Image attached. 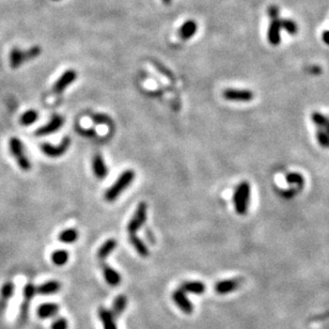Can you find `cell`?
Returning <instances> with one entry per match:
<instances>
[{
	"mask_svg": "<svg viewBox=\"0 0 329 329\" xmlns=\"http://www.w3.org/2000/svg\"><path fill=\"white\" fill-rule=\"evenodd\" d=\"M186 294H195V295H202L207 290L206 284L201 281L191 280V281H184L181 287H179Z\"/></svg>",
	"mask_w": 329,
	"mask_h": 329,
	"instance_id": "16",
	"label": "cell"
},
{
	"mask_svg": "<svg viewBox=\"0 0 329 329\" xmlns=\"http://www.w3.org/2000/svg\"><path fill=\"white\" fill-rule=\"evenodd\" d=\"M35 294H36V287L33 283L29 282L25 285L23 291V302L21 305L20 314H18V321H20L21 324H25L28 319L31 300L33 299Z\"/></svg>",
	"mask_w": 329,
	"mask_h": 329,
	"instance_id": "4",
	"label": "cell"
},
{
	"mask_svg": "<svg viewBox=\"0 0 329 329\" xmlns=\"http://www.w3.org/2000/svg\"><path fill=\"white\" fill-rule=\"evenodd\" d=\"M223 97L227 101L231 102H251L254 98L253 92L250 90H239V89H226L222 93Z\"/></svg>",
	"mask_w": 329,
	"mask_h": 329,
	"instance_id": "8",
	"label": "cell"
},
{
	"mask_svg": "<svg viewBox=\"0 0 329 329\" xmlns=\"http://www.w3.org/2000/svg\"><path fill=\"white\" fill-rule=\"evenodd\" d=\"M61 289V283L57 280H49L44 283H41L39 287H36V294L48 296L57 294Z\"/></svg>",
	"mask_w": 329,
	"mask_h": 329,
	"instance_id": "17",
	"label": "cell"
},
{
	"mask_svg": "<svg viewBox=\"0 0 329 329\" xmlns=\"http://www.w3.org/2000/svg\"><path fill=\"white\" fill-rule=\"evenodd\" d=\"M117 240L115 239H107L105 243L100 247V249L97 250V259L100 262H105V260L107 259L108 256H110L113 253L116 248H117Z\"/></svg>",
	"mask_w": 329,
	"mask_h": 329,
	"instance_id": "20",
	"label": "cell"
},
{
	"mask_svg": "<svg viewBox=\"0 0 329 329\" xmlns=\"http://www.w3.org/2000/svg\"><path fill=\"white\" fill-rule=\"evenodd\" d=\"M280 24H281V29L287 31L288 33L294 35L297 33V31H299V27H297V24L292 21V20H280Z\"/></svg>",
	"mask_w": 329,
	"mask_h": 329,
	"instance_id": "29",
	"label": "cell"
},
{
	"mask_svg": "<svg viewBox=\"0 0 329 329\" xmlns=\"http://www.w3.org/2000/svg\"><path fill=\"white\" fill-rule=\"evenodd\" d=\"M172 300L183 313L191 314L194 312V305H192L185 292H183L181 289H178L173 292Z\"/></svg>",
	"mask_w": 329,
	"mask_h": 329,
	"instance_id": "7",
	"label": "cell"
},
{
	"mask_svg": "<svg viewBox=\"0 0 329 329\" xmlns=\"http://www.w3.org/2000/svg\"><path fill=\"white\" fill-rule=\"evenodd\" d=\"M251 187L247 181L241 182L233 194V203L237 213L239 215H245L248 212V208L250 204Z\"/></svg>",
	"mask_w": 329,
	"mask_h": 329,
	"instance_id": "2",
	"label": "cell"
},
{
	"mask_svg": "<svg viewBox=\"0 0 329 329\" xmlns=\"http://www.w3.org/2000/svg\"><path fill=\"white\" fill-rule=\"evenodd\" d=\"M269 15L271 17V20L272 18H278V15H279V9L278 7H276V5H271V7L269 8Z\"/></svg>",
	"mask_w": 329,
	"mask_h": 329,
	"instance_id": "36",
	"label": "cell"
},
{
	"mask_svg": "<svg viewBox=\"0 0 329 329\" xmlns=\"http://www.w3.org/2000/svg\"><path fill=\"white\" fill-rule=\"evenodd\" d=\"M198 30L197 23L195 21H187L185 22L181 27L179 29V39L184 41L191 39L194 36Z\"/></svg>",
	"mask_w": 329,
	"mask_h": 329,
	"instance_id": "22",
	"label": "cell"
},
{
	"mask_svg": "<svg viewBox=\"0 0 329 329\" xmlns=\"http://www.w3.org/2000/svg\"><path fill=\"white\" fill-rule=\"evenodd\" d=\"M71 138L64 137L58 146H53L51 144H42L41 151L44 153L46 156L51 158H59L62 155H64L71 146Z\"/></svg>",
	"mask_w": 329,
	"mask_h": 329,
	"instance_id": "6",
	"label": "cell"
},
{
	"mask_svg": "<svg viewBox=\"0 0 329 329\" xmlns=\"http://www.w3.org/2000/svg\"><path fill=\"white\" fill-rule=\"evenodd\" d=\"M240 287V279L239 278H232L226 279V280L218 281L215 284L216 293L219 295H227L232 293V292L237 291Z\"/></svg>",
	"mask_w": 329,
	"mask_h": 329,
	"instance_id": "11",
	"label": "cell"
},
{
	"mask_svg": "<svg viewBox=\"0 0 329 329\" xmlns=\"http://www.w3.org/2000/svg\"><path fill=\"white\" fill-rule=\"evenodd\" d=\"M147 215H148V206L146 202H140L137 209H136L135 213L132 217V219L129 220L127 225V232L128 234H136L139 229L145 225L147 220Z\"/></svg>",
	"mask_w": 329,
	"mask_h": 329,
	"instance_id": "5",
	"label": "cell"
},
{
	"mask_svg": "<svg viewBox=\"0 0 329 329\" xmlns=\"http://www.w3.org/2000/svg\"><path fill=\"white\" fill-rule=\"evenodd\" d=\"M51 329H69V322L63 316H59L53 321Z\"/></svg>",
	"mask_w": 329,
	"mask_h": 329,
	"instance_id": "32",
	"label": "cell"
},
{
	"mask_svg": "<svg viewBox=\"0 0 329 329\" xmlns=\"http://www.w3.org/2000/svg\"><path fill=\"white\" fill-rule=\"evenodd\" d=\"M55 1H58V0H55Z\"/></svg>",
	"mask_w": 329,
	"mask_h": 329,
	"instance_id": "39",
	"label": "cell"
},
{
	"mask_svg": "<svg viewBox=\"0 0 329 329\" xmlns=\"http://www.w3.org/2000/svg\"><path fill=\"white\" fill-rule=\"evenodd\" d=\"M322 39H323V41H324V43H326L327 45H329V30L324 31V32H323Z\"/></svg>",
	"mask_w": 329,
	"mask_h": 329,
	"instance_id": "37",
	"label": "cell"
},
{
	"mask_svg": "<svg viewBox=\"0 0 329 329\" xmlns=\"http://www.w3.org/2000/svg\"><path fill=\"white\" fill-rule=\"evenodd\" d=\"M163 1H164L166 4H169V3H171L172 0H163Z\"/></svg>",
	"mask_w": 329,
	"mask_h": 329,
	"instance_id": "38",
	"label": "cell"
},
{
	"mask_svg": "<svg viewBox=\"0 0 329 329\" xmlns=\"http://www.w3.org/2000/svg\"><path fill=\"white\" fill-rule=\"evenodd\" d=\"M59 312V306L55 302H46V303H42V305L39 306L38 308V316L42 320H46V319H51L54 318V316Z\"/></svg>",
	"mask_w": 329,
	"mask_h": 329,
	"instance_id": "18",
	"label": "cell"
},
{
	"mask_svg": "<svg viewBox=\"0 0 329 329\" xmlns=\"http://www.w3.org/2000/svg\"><path fill=\"white\" fill-rule=\"evenodd\" d=\"M38 119H39L38 111L30 109V110L25 111V113L21 116L20 122L23 126H29V125H32V124Z\"/></svg>",
	"mask_w": 329,
	"mask_h": 329,
	"instance_id": "26",
	"label": "cell"
},
{
	"mask_svg": "<svg viewBox=\"0 0 329 329\" xmlns=\"http://www.w3.org/2000/svg\"><path fill=\"white\" fill-rule=\"evenodd\" d=\"M92 170L93 175L95 176L98 179H103L108 176V168L107 165L101 154H95L94 157L92 159Z\"/></svg>",
	"mask_w": 329,
	"mask_h": 329,
	"instance_id": "14",
	"label": "cell"
},
{
	"mask_svg": "<svg viewBox=\"0 0 329 329\" xmlns=\"http://www.w3.org/2000/svg\"><path fill=\"white\" fill-rule=\"evenodd\" d=\"M100 264H101V269L103 271L105 281H106L107 284L110 285V287H118V285H119L122 281L121 275L115 269L110 268V266L105 262H100Z\"/></svg>",
	"mask_w": 329,
	"mask_h": 329,
	"instance_id": "13",
	"label": "cell"
},
{
	"mask_svg": "<svg viewBox=\"0 0 329 329\" xmlns=\"http://www.w3.org/2000/svg\"><path fill=\"white\" fill-rule=\"evenodd\" d=\"M76 132L85 138H93L96 136L95 129L93 128H84L82 126H76Z\"/></svg>",
	"mask_w": 329,
	"mask_h": 329,
	"instance_id": "33",
	"label": "cell"
},
{
	"mask_svg": "<svg viewBox=\"0 0 329 329\" xmlns=\"http://www.w3.org/2000/svg\"><path fill=\"white\" fill-rule=\"evenodd\" d=\"M129 235V243L132 244V246L135 248V250L137 251L140 257L142 258H147L149 257V248L145 244V241H142L141 239H139L136 234H128Z\"/></svg>",
	"mask_w": 329,
	"mask_h": 329,
	"instance_id": "24",
	"label": "cell"
},
{
	"mask_svg": "<svg viewBox=\"0 0 329 329\" xmlns=\"http://www.w3.org/2000/svg\"><path fill=\"white\" fill-rule=\"evenodd\" d=\"M316 140L324 149H329V135L322 128H316Z\"/></svg>",
	"mask_w": 329,
	"mask_h": 329,
	"instance_id": "31",
	"label": "cell"
},
{
	"mask_svg": "<svg viewBox=\"0 0 329 329\" xmlns=\"http://www.w3.org/2000/svg\"><path fill=\"white\" fill-rule=\"evenodd\" d=\"M91 119L96 125H111L113 124L110 118L105 114H93L91 115Z\"/></svg>",
	"mask_w": 329,
	"mask_h": 329,
	"instance_id": "30",
	"label": "cell"
},
{
	"mask_svg": "<svg viewBox=\"0 0 329 329\" xmlns=\"http://www.w3.org/2000/svg\"><path fill=\"white\" fill-rule=\"evenodd\" d=\"M135 179V171L134 170H125L121 173V176L117 179L114 185H111L110 187L105 192V199L108 202H114L118 199L122 192L125 190L128 186L133 183Z\"/></svg>",
	"mask_w": 329,
	"mask_h": 329,
	"instance_id": "1",
	"label": "cell"
},
{
	"mask_svg": "<svg viewBox=\"0 0 329 329\" xmlns=\"http://www.w3.org/2000/svg\"><path fill=\"white\" fill-rule=\"evenodd\" d=\"M78 238L79 234L77 232V230L73 228L65 229L63 231H61L58 235L59 241L63 244H74L78 239Z\"/></svg>",
	"mask_w": 329,
	"mask_h": 329,
	"instance_id": "25",
	"label": "cell"
},
{
	"mask_svg": "<svg viewBox=\"0 0 329 329\" xmlns=\"http://www.w3.org/2000/svg\"><path fill=\"white\" fill-rule=\"evenodd\" d=\"M9 149L11 154L13 155L18 167L23 171H29L31 169V163L29 158L25 153V148L21 139L16 137H12L9 140Z\"/></svg>",
	"mask_w": 329,
	"mask_h": 329,
	"instance_id": "3",
	"label": "cell"
},
{
	"mask_svg": "<svg viewBox=\"0 0 329 329\" xmlns=\"http://www.w3.org/2000/svg\"><path fill=\"white\" fill-rule=\"evenodd\" d=\"M69 252L63 249H58L52 253V262L57 266H63L69 261Z\"/></svg>",
	"mask_w": 329,
	"mask_h": 329,
	"instance_id": "27",
	"label": "cell"
},
{
	"mask_svg": "<svg viewBox=\"0 0 329 329\" xmlns=\"http://www.w3.org/2000/svg\"><path fill=\"white\" fill-rule=\"evenodd\" d=\"M280 31H281L280 20H279V18H272L268 33V39L271 45L277 46L279 43H280L281 41Z\"/></svg>",
	"mask_w": 329,
	"mask_h": 329,
	"instance_id": "15",
	"label": "cell"
},
{
	"mask_svg": "<svg viewBox=\"0 0 329 329\" xmlns=\"http://www.w3.org/2000/svg\"><path fill=\"white\" fill-rule=\"evenodd\" d=\"M9 61H10V66L12 69H18L25 62H27L26 59V53L25 51H22L18 47H14L11 49L10 55H9Z\"/></svg>",
	"mask_w": 329,
	"mask_h": 329,
	"instance_id": "19",
	"label": "cell"
},
{
	"mask_svg": "<svg viewBox=\"0 0 329 329\" xmlns=\"http://www.w3.org/2000/svg\"><path fill=\"white\" fill-rule=\"evenodd\" d=\"M285 181L290 185H295L296 188L301 189L305 184V179L299 172H290L285 176Z\"/></svg>",
	"mask_w": 329,
	"mask_h": 329,
	"instance_id": "28",
	"label": "cell"
},
{
	"mask_svg": "<svg viewBox=\"0 0 329 329\" xmlns=\"http://www.w3.org/2000/svg\"><path fill=\"white\" fill-rule=\"evenodd\" d=\"M76 78H77V73L75 70H73V69L66 70L57 79V82L55 83L53 87L54 92L57 93V94H61L62 92H64V90L67 88V87L71 86L74 82H75Z\"/></svg>",
	"mask_w": 329,
	"mask_h": 329,
	"instance_id": "9",
	"label": "cell"
},
{
	"mask_svg": "<svg viewBox=\"0 0 329 329\" xmlns=\"http://www.w3.org/2000/svg\"><path fill=\"white\" fill-rule=\"evenodd\" d=\"M64 124V119L63 117H61L59 115H56L54 116L49 122L47 124H45L44 126H41L40 128H38V130L35 132V135L39 136H47V135H51L57 132L58 129H60L62 126H63Z\"/></svg>",
	"mask_w": 329,
	"mask_h": 329,
	"instance_id": "10",
	"label": "cell"
},
{
	"mask_svg": "<svg viewBox=\"0 0 329 329\" xmlns=\"http://www.w3.org/2000/svg\"><path fill=\"white\" fill-rule=\"evenodd\" d=\"M98 318H100L103 329H118L116 324V319L114 318L113 313L109 310L105 308L98 309Z\"/></svg>",
	"mask_w": 329,
	"mask_h": 329,
	"instance_id": "23",
	"label": "cell"
},
{
	"mask_svg": "<svg viewBox=\"0 0 329 329\" xmlns=\"http://www.w3.org/2000/svg\"><path fill=\"white\" fill-rule=\"evenodd\" d=\"M14 283L12 281H7L2 284L0 289V315H2L8 307L10 299L14 295Z\"/></svg>",
	"mask_w": 329,
	"mask_h": 329,
	"instance_id": "12",
	"label": "cell"
},
{
	"mask_svg": "<svg viewBox=\"0 0 329 329\" xmlns=\"http://www.w3.org/2000/svg\"><path fill=\"white\" fill-rule=\"evenodd\" d=\"M153 64H154V66H156L157 69L159 70V72H160L161 74H164V75H165L166 77H168L170 80L173 79V75H172V74H171L168 70H167L166 67H163V65H160L159 63H157V61H155Z\"/></svg>",
	"mask_w": 329,
	"mask_h": 329,
	"instance_id": "35",
	"label": "cell"
},
{
	"mask_svg": "<svg viewBox=\"0 0 329 329\" xmlns=\"http://www.w3.org/2000/svg\"><path fill=\"white\" fill-rule=\"evenodd\" d=\"M25 53H26V59H27V61L33 60L35 58H38L39 56L41 55V47L35 45V46L30 47L28 49V51H25Z\"/></svg>",
	"mask_w": 329,
	"mask_h": 329,
	"instance_id": "34",
	"label": "cell"
},
{
	"mask_svg": "<svg viewBox=\"0 0 329 329\" xmlns=\"http://www.w3.org/2000/svg\"><path fill=\"white\" fill-rule=\"evenodd\" d=\"M127 307V297L125 295H118L113 301L110 312L113 313L114 318H120V316L125 311Z\"/></svg>",
	"mask_w": 329,
	"mask_h": 329,
	"instance_id": "21",
	"label": "cell"
}]
</instances>
